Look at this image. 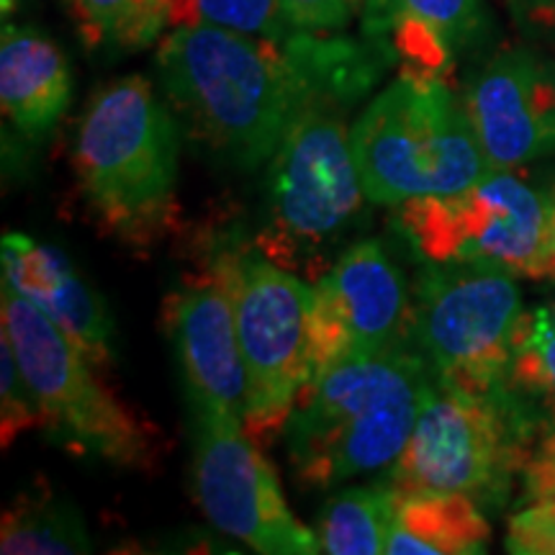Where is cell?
Masks as SVG:
<instances>
[{
    "instance_id": "cell-33",
    "label": "cell",
    "mask_w": 555,
    "mask_h": 555,
    "mask_svg": "<svg viewBox=\"0 0 555 555\" xmlns=\"http://www.w3.org/2000/svg\"><path fill=\"white\" fill-rule=\"evenodd\" d=\"M553 75H555V65H553Z\"/></svg>"
},
{
    "instance_id": "cell-23",
    "label": "cell",
    "mask_w": 555,
    "mask_h": 555,
    "mask_svg": "<svg viewBox=\"0 0 555 555\" xmlns=\"http://www.w3.org/2000/svg\"><path fill=\"white\" fill-rule=\"evenodd\" d=\"M191 18L193 24L266 39H288L301 31L291 24L286 0H191Z\"/></svg>"
},
{
    "instance_id": "cell-1",
    "label": "cell",
    "mask_w": 555,
    "mask_h": 555,
    "mask_svg": "<svg viewBox=\"0 0 555 555\" xmlns=\"http://www.w3.org/2000/svg\"><path fill=\"white\" fill-rule=\"evenodd\" d=\"M388 52L296 31L249 37L211 24L178 26L159 39L157 75L178 127L221 163L253 170L319 101L350 103L376 80Z\"/></svg>"
},
{
    "instance_id": "cell-20",
    "label": "cell",
    "mask_w": 555,
    "mask_h": 555,
    "mask_svg": "<svg viewBox=\"0 0 555 555\" xmlns=\"http://www.w3.org/2000/svg\"><path fill=\"white\" fill-rule=\"evenodd\" d=\"M90 535L78 506L47 486L26 489L5 506L0 522V553L69 555L90 553Z\"/></svg>"
},
{
    "instance_id": "cell-24",
    "label": "cell",
    "mask_w": 555,
    "mask_h": 555,
    "mask_svg": "<svg viewBox=\"0 0 555 555\" xmlns=\"http://www.w3.org/2000/svg\"><path fill=\"white\" fill-rule=\"evenodd\" d=\"M44 427V412L24 371H21L11 339L0 343V437L3 448L13 446L24 433Z\"/></svg>"
},
{
    "instance_id": "cell-5",
    "label": "cell",
    "mask_w": 555,
    "mask_h": 555,
    "mask_svg": "<svg viewBox=\"0 0 555 555\" xmlns=\"http://www.w3.org/2000/svg\"><path fill=\"white\" fill-rule=\"evenodd\" d=\"M543 427V416L509 384L491 393H468L433 378L384 486L399 494H466L478 506H499L522 476Z\"/></svg>"
},
{
    "instance_id": "cell-17",
    "label": "cell",
    "mask_w": 555,
    "mask_h": 555,
    "mask_svg": "<svg viewBox=\"0 0 555 555\" xmlns=\"http://www.w3.org/2000/svg\"><path fill=\"white\" fill-rule=\"evenodd\" d=\"M73 95L67 57L29 26L5 24L0 34V103L18 134L39 142L57 127Z\"/></svg>"
},
{
    "instance_id": "cell-18",
    "label": "cell",
    "mask_w": 555,
    "mask_h": 555,
    "mask_svg": "<svg viewBox=\"0 0 555 555\" xmlns=\"http://www.w3.org/2000/svg\"><path fill=\"white\" fill-rule=\"evenodd\" d=\"M481 506L466 494L409 491L393 504L386 553L391 555H476L489 543Z\"/></svg>"
},
{
    "instance_id": "cell-15",
    "label": "cell",
    "mask_w": 555,
    "mask_h": 555,
    "mask_svg": "<svg viewBox=\"0 0 555 555\" xmlns=\"http://www.w3.org/2000/svg\"><path fill=\"white\" fill-rule=\"evenodd\" d=\"M3 283L34 304L95 367L114 358V319L62 249L29 234L5 232L0 242Z\"/></svg>"
},
{
    "instance_id": "cell-3",
    "label": "cell",
    "mask_w": 555,
    "mask_h": 555,
    "mask_svg": "<svg viewBox=\"0 0 555 555\" xmlns=\"http://www.w3.org/2000/svg\"><path fill=\"white\" fill-rule=\"evenodd\" d=\"M180 127L142 75L101 88L82 114L73 168L114 237L152 245L176 219Z\"/></svg>"
},
{
    "instance_id": "cell-32",
    "label": "cell",
    "mask_w": 555,
    "mask_h": 555,
    "mask_svg": "<svg viewBox=\"0 0 555 555\" xmlns=\"http://www.w3.org/2000/svg\"><path fill=\"white\" fill-rule=\"evenodd\" d=\"M352 3H356V9L360 11V5H363V0H352Z\"/></svg>"
},
{
    "instance_id": "cell-10",
    "label": "cell",
    "mask_w": 555,
    "mask_h": 555,
    "mask_svg": "<svg viewBox=\"0 0 555 555\" xmlns=\"http://www.w3.org/2000/svg\"><path fill=\"white\" fill-rule=\"evenodd\" d=\"M406 240L435 266L502 268L540 281L547 193L512 170H491L466 191L399 204Z\"/></svg>"
},
{
    "instance_id": "cell-27",
    "label": "cell",
    "mask_w": 555,
    "mask_h": 555,
    "mask_svg": "<svg viewBox=\"0 0 555 555\" xmlns=\"http://www.w3.org/2000/svg\"><path fill=\"white\" fill-rule=\"evenodd\" d=\"M525 494L538 502V499H555V425H547L540 433L535 448L527 457L525 470Z\"/></svg>"
},
{
    "instance_id": "cell-26",
    "label": "cell",
    "mask_w": 555,
    "mask_h": 555,
    "mask_svg": "<svg viewBox=\"0 0 555 555\" xmlns=\"http://www.w3.org/2000/svg\"><path fill=\"white\" fill-rule=\"evenodd\" d=\"M286 11L296 29L327 34L347 26L358 9L352 0H286Z\"/></svg>"
},
{
    "instance_id": "cell-25",
    "label": "cell",
    "mask_w": 555,
    "mask_h": 555,
    "mask_svg": "<svg viewBox=\"0 0 555 555\" xmlns=\"http://www.w3.org/2000/svg\"><path fill=\"white\" fill-rule=\"evenodd\" d=\"M506 551L515 555H555V499H538L509 519Z\"/></svg>"
},
{
    "instance_id": "cell-30",
    "label": "cell",
    "mask_w": 555,
    "mask_h": 555,
    "mask_svg": "<svg viewBox=\"0 0 555 555\" xmlns=\"http://www.w3.org/2000/svg\"><path fill=\"white\" fill-rule=\"evenodd\" d=\"M538 311L543 314V319L551 324V327H555V304H551V307H540Z\"/></svg>"
},
{
    "instance_id": "cell-28",
    "label": "cell",
    "mask_w": 555,
    "mask_h": 555,
    "mask_svg": "<svg viewBox=\"0 0 555 555\" xmlns=\"http://www.w3.org/2000/svg\"><path fill=\"white\" fill-rule=\"evenodd\" d=\"M506 3L527 34L555 31V0H506Z\"/></svg>"
},
{
    "instance_id": "cell-12",
    "label": "cell",
    "mask_w": 555,
    "mask_h": 555,
    "mask_svg": "<svg viewBox=\"0 0 555 555\" xmlns=\"http://www.w3.org/2000/svg\"><path fill=\"white\" fill-rule=\"evenodd\" d=\"M409 324L404 275L378 242H358L311 286L314 376L345 358L397 350Z\"/></svg>"
},
{
    "instance_id": "cell-11",
    "label": "cell",
    "mask_w": 555,
    "mask_h": 555,
    "mask_svg": "<svg viewBox=\"0 0 555 555\" xmlns=\"http://www.w3.org/2000/svg\"><path fill=\"white\" fill-rule=\"evenodd\" d=\"M193 489L227 535L266 555L322 553L319 540L288 509L268 457L234 416H193Z\"/></svg>"
},
{
    "instance_id": "cell-8",
    "label": "cell",
    "mask_w": 555,
    "mask_h": 555,
    "mask_svg": "<svg viewBox=\"0 0 555 555\" xmlns=\"http://www.w3.org/2000/svg\"><path fill=\"white\" fill-rule=\"evenodd\" d=\"M224 266L247 376L242 427L258 446L283 437L298 393L314 378L311 286L268 258H219Z\"/></svg>"
},
{
    "instance_id": "cell-22",
    "label": "cell",
    "mask_w": 555,
    "mask_h": 555,
    "mask_svg": "<svg viewBox=\"0 0 555 555\" xmlns=\"http://www.w3.org/2000/svg\"><path fill=\"white\" fill-rule=\"evenodd\" d=\"M506 384L543 416L545 425H555V327L538 309L519 319Z\"/></svg>"
},
{
    "instance_id": "cell-19",
    "label": "cell",
    "mask_w": 555,
    "mask_h": 555,
    "mask_svg": "<svg viewBox=\"0 0 555 555\" xmlns=\"http://www.w3.org/2000/svg\"><path fill=\"white\" fill-rule=\"evenodd\" d=\"M69 16L88 50H142L193 24L191 0H69Z\"/></svg>"
},
{
    "instance_id": "cell-6",
    "label": "cell",
    "mask_w": 555,
    "mask_h": 555,
    "mask_svg": "<svg viewBox=\"0 0 555 555\" xmlns=\"http://www.w3.org/2000/svg\"><path fill=\"white\" fill-rule=\"evenodd\" d=\"M345 101H319L286 131L268 159L266 211L255 249L291 273H314L363 208Z\"/></svg>"
},
{
    "instance_id": "cell-13",
    "label": "cell",
    "mask_w": 555,
    "mask_h": 555,
    "mask_svg": "<svg viewBox=\"0 0 555 555\" xmlns=\"http://www.w3.org/2000/svg\"><path fill=\"white\" fill-rule=\"evenodd\" d=\"M163 317L193 416L242 420L247 376L232 294L219 258L206 278L172 291Z\"/></svg>"
},
{
    "instance_id": "cell-31",
    "label": "cell",
    "mask_w": 555,
    "mask_h": 555,
    "mask_svg": "<svg viewBox=\"0 0 555 555\" xmlns=\"http://www.w3.org/2000/svg\"><path fill=\"white\" fill-rule=\"evenodd\" d=\"M0 5H3V16H9V13L18 5V0H0Z\"/></svg>"
},
{
    "instance_id": "cell-9",
    "label": "cell",
    "mask_w": 555,
    "mask_h": 555,
    "mask_svg": "<svg viewBox=\"0 0 555 555\" xmlns=\"http://www.w3.org/2000/svg\"><path fill=\"white\" fill-rule=\"evenodd\" d=\"M517 275L486 266H435L420 275L412 330L437 384L468 393L506 386L522 319Z\"/></svg>"
},
{
    "instance_id": "cell-14",
    "label": "cell",
    "mask_w": 555,
    "mask_h": 555,
    "mask_svg": "<svg viewBox=\"0 0 555 555\" xmlns=\"http://www.w3.org/2000/svg\"><path fill=\"white\" fill-rule=\"evenodd\" d=\"M463 103L489 170L555 152V75L527 50H504L470 78Z\"/></svg>"
},
{
    "instance_id": "cell-16",
    "label": "cell",
    "mask_w": 555,
    "mask_h": 555,
    "mask_svg": "<svg viewBox=\"0 0 555 555\" xmlns=\"http://www.w3.org/2000/svg\"><path fill=\"white\" fill-rule=\"evenodd\" d=\"M363 29L401 69L442 78L486 31L481 0H363Z\"/></svg>"
},
{
    "instance_id": "cell-7",
    "label": "cell",
    "mask_w": 555,
    "mask_h": 555,
    "mask_svg": "<svg viewBox=\"0 0 555 555\" xmlns=\"http://www.w3.org/2000/svg\"><path fill=\"white\" fill-rule=\"evenodd\" d=\"M3 335L37 393L44 427L69 453L147 470L157 463V429L114 397L82 356L34 304L3 283Z\"/></svg>"
},
{
    "instance_id": "cell-21",
    "label": "cell",
    "mask_w": 555,
    "mask_h": 555,
    "mask_svg": "<svg viewBox=\"0 0 555 555\" xmlns=\"http://www.w3.org/2000/svg\"><path fill=\"white\" fill-rule=\"evenodd\" d=\"M397 491L388 486L345 489L324 504L317 525L322 553L380 555L388 547Z\"/></svg>"
},
{
    "instance_id": "cell-4",
    "label": "cell",
    "mask_w": 555,
    "mask_h": 555,
    "mask_svg": "<svg viewBox=\"0 0 555 555\" xmlns=\"http://www.w3.org/2000/svg\"><path fill=\"white\" fill-rule=\"evenodd\" d=\"M350 142L373 204L450 196L491 172L463 99L448 80L406 69L367 103Z\"/></svg>"
},
{
    "instance_id": "cell-2",
    "label": "cell",
    "mask_w": 555,
    "mask_h": 555,
    "mask_svg": "<svg viewBox=\"0 0 555 555\" xmlns=\"http://www.w3.org/2000/svg\"><path fill=\"white\" fill-rule=\"evenodd\" d=\"M433 371L406 347L345 358L298 393L283 440L298 483L309 489L391 468L412 435Z\"/></svg>"
},
{
    "instance_id": "cell-29",
    "label": "cell",
    "mask_w": 555,
    "mask_h": 555,
    "mask_svg": "<svg viewBox=\"0 0 555 555\" xmlns=\"http://www.w3.org/2000/svg\"><path fill=\"white\" fill-rule=\"evenodd\" d=\"M540 278L555 281V189L547 193V229H545L543 270H540Z\"/></svg>"
}]
</instances>
